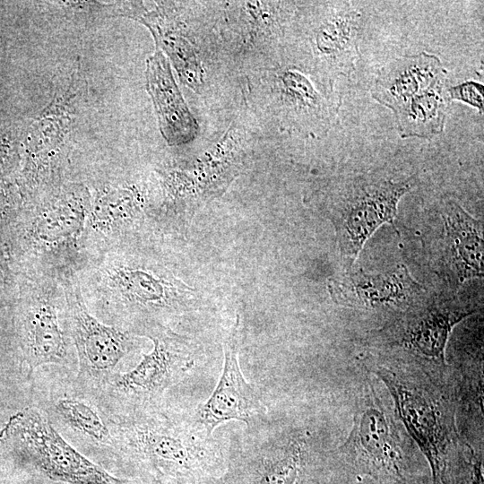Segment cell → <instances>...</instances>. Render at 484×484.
<instances>
[{
	"label": "cell",
	"instance_id": "obj_6",
	"mask_svg": "<svg viewBox=\"0 0 484 484\" xmlns=\"http://www.w3.org/2000/svg\"><path fill=\"white\" fill-rule=\"evenodd\" d=\"M479 307L456 294L427 293L367 335L366 358L420 370L444 381L453 376L446 362L452 331Z\"/></svg>",
	"mask_w": 484,
	"mask_h": 484
},
{
	"label": "cell",
	"instance_id": "obj_22",
	"mask_svg": "<svg viewBox=\"0 0 484 484\" xmlns=\"http://www.w3.org/2000/svg\"><path fill=\"white\" fill-rule=\"evenodd\" d=\"M430 477V474H424L412 477L402 484H425L426 480Z\"/></svg>",
	"mask_w": 484,
	"mask_h": 484
},
{
	"label": "cell",
	"instance_id": "obj_10",
	"mask_svg": "<svg viewBox=\"0 0 484 484\" xmlns=\"http://www.w3.org/2000/svg\"><path fill=\"white\" fill-rule=\"evenodd\" d=\"M20 452L48 478L66 484H120L73 447L59 434L48 414L28 408L14 416L5 430Z\"/></svg>",
	"mask_w": 484,
	"mask_h": 484
},
{
	"label": "cell",
	"instance_id": "obj_11",
	"mask_svg": "<svg viewBox=\"0 0 484 484\" xmlns=\"http://www.w3.org/2000/svg\"><path fill=\"white\" fill-rule=\"evenodd\" d=\"M22 342L30 371L43 365L69 363L73 346L65 327L62 283L22 272Z\"/></svg>",
	"mask_w": 484,
	"mask_h": 484
},
{
	"label": "cell",
	"instance_id": "obj_24",
	"mask_svg": "<svg viewBox=\"0 0 484 484\" xmlns=\"http://www.w3.org/2000/svg\"><path fill=\"white\" fill-rule=\"evenodd\" d=\"M198 480H194H194H193V481H189L187 484H198V483H197ZM199 484H205V483H199Z\"/></svg>",
	"mask_w": 484,
	"mask_h": 484
},
{
	"label": "cell",
	"instance_id": "obj_18",
	"mask_svg": "<svg viewBox=\"0 0 484 484\" xmlns=\"http://www.w3.org/2000/svg\"><path fill=\"white\" fill-rule=\"evenodd\" d=\"M64 429L91 445L116 451V444L109 421L96 402L84 393L63 395L50 403L48 413Z\"/></svg>",
	"mask_w": 484,
	"mask_h": 484
},
{
	"label": "cell",
	"instance_id": "obj_16",
	"mask_svg": "<svg viewBox=\"0 0 484 484\" xmlns=\"http://www.w3.org/2000/svg\"><path fill=\"white\" fill-rule=\"evenodd\" d=\"M447 73L436 54L421 51L402 56L379 69L370 94L378 104L395 112L436 82L447 79Z\"/></svg>",
	"mask_w": 484,
	"mask_h": 484
},
{
	"label": "cell",
	"instance_id": "obj_19",
	"mask_svg": "<svg viewBox=\"0 0 484 484\" xmlns=\"http://www.w3.org/2000/svg\"><path fill=\"white\" fill-rule=\"evenodd\" d=\"M446 82H436L393 112L401 138L430 140L443 134L451 103Z\"/></svg>",
	"mask_w": 484,
	"mask_h": 484
},
{
	"label": "cell",
	"instance_id": "obj_7",
	"mask_svg": "<svg viewBox=\"0 0 484 484\" xmlns=\"http://www.w3.org/2000/svg\"><path fill=\"white\" fill-rule=\"evenodd\" d=\"M416 184L414 176H394L386 169L341 175L327 182L319 201L334 228L345 265L352 266L380 226H393L401 199Z\"/></svg>",
	"mask_w": 484,
	"mask_h": 484
},
{
	"label": "cell",
	"instance_id": "obj_13",
	"mask_svg": "<svg viewBox=\"0 0 484 484\" xmlns=\"http://www.w3.org/2000/svg\"><path fill=\"white\" fill-rule=\"evenodd\" d=\"M328 288L336 304L386 315V321L428 293L403 264L384 273L347 272L331 279Z\"/></svg>",
	"mask_w": 484,
	"mask_h": 484
},
{
	"label": "cell",
	"instance_id": "obj_12",
	"mask_svg": "<svg viewBox=\"0 0 484 484\" xmlns=\"http://www.w3.org/2000/svg\"><path fill=\"white\" fill-rule=\"evenodd\" d=\"M365 2L322 3L310 23L315 66L333 91L340 78H349L360 58V45L369 21Z\"/></svg>",
	"mask_w": 484,
	"mask_h": 484
},
{
	"label": "cell",
	"instance_id": "obj_3",
	"mask_svg": "<svg viewBox=\"0 0 484 484\" xmlns=\"http://www.w3.org/2000/svg\"><path fill=\"white\" fill-rule=\"evenodd\" d=\"M90 193L81 181L65 180L24 198L17 224L22 272L60 282L86 266L84 236Z\"/></svg>",
	"mask_w": 484,
	"mask_h": 484
},
{
	"label": "cell",
	"instance_id": "obj_15",
	"mask_svg": "<svg viewBox=\"0 0 484 484\" xmlns=\"http://www.w3.org/2000/svg\"><path fill=\"white\" fill-rule=\"evenodd\" d=\"M441 231L430 248L437 272L452 284L483 276V224L455 201L439 205Z\"/></svg>",
	"mask_w": 484,
	"mask_h": 484
},
{
	"label": "cell",
	"instance_id": "obj_14",
	"mask_svg": "<svg viewBox=\"0 0 484 484\" xmlns=\"http://www.w3.org/2000/svg\"><path fill=\"white\" fill-rule=\"evenodd\" d=\"M241 333V320L238 315L224 344V363L220 380L211 396L191 416L210 436L218 426L229 420L245 422L249 427L265 411L259 393L246 380L239 367Z\"/></svg>",
	"mask_w": 484,
	"mask_h": 484
},
{
	"label": "cell",
	"instance_id": "obj_21",
	"mask_svg": "<svg viewBox=\"0 0 484 484\" xmlns=\"http://www.w3.org/2000/svg\"><path fill=\"white\" fill-rule=\"evenodd\" d=\"M449 100L460 101L474 108L482 115L484 108L483 84L475 81H466L446 88Z\"/></svg>",
	"mask_w": 484,
	"mask_h": 484
},
{
	"label": "cell",
	"instance_id": "obj_5",
	"mask_svg": "<svg viewBox=\"0 0 484 484\" xmlns=\"http://www.w3.org/2000/svg\"><path fill=\"white\" fill-rule=\"evenodd\" d=\"M364 367L385 386L402 426L428 464L431 483L445 484L462 446L453 380L368 358Z\"/></svg>",
	"mask_w": 484,
	"mask_h": 484
},
{
	"label": "cell",
	"instance_id": "obj_8",
	"mask_svg": "<svg viewBox=\"0 0 484 484\" xmlns=\"http://www.w3.org/2000/svg\"><path fill=\"white\" fill-rule=\"evenodd\" d=\"M145 337L152 341V350L130 371L113 375L92 397L107 418L161 404L165 393L196 365L195 348L186 337L169 329Z\"/></svg>",
	"mask_w": 484,
	"mask_h": 484
},
{
	"label": "cell",
	"instance_id": "obj_17",
	"mask_svg": "<svg viewBox=\"0 0 484 484\" xmlns=\"http://www.w3.org/2000/svg\"><path fill=\"white\" fill-rule=\"evenodd\" d=\"M146 79L168 143L179 145L193 140L198 132L197 123L175 82L169 62L159 50L147 61Z\"/></svg>",
	"mask_w": 484,
	"mask_h": 484
},
{
	"label": "cell",
	"instance_id": "obj_4",
	"mask_svg": "<svg viewBox=\"0 0 484 484\" xmlns=\"http://www.w3.org/2000/svg\"><path fill=\"white\" fill-rule=\"evenodd\" d=\"M362 377L355 395L351 430L332 453L333 458L356 480L369 477L380 484H402L429 474L385 386L367 370Z\"/></svg>",
	"mask_w": 484,
	"mask_h": 484
},
{
	"label": "cell",
	"instance_id": "obj_2",
	"mask_svg": "<svg viewBox=\"0 0 484 484\" xmlns=\"http://www.w3.org/2000/svg\"><path fill=\"white\" fill-rule=\"evenodd\" d=\"M108 419L116 451L156 477L182 484L206 479L222 467V451L213 436L162 403Z\"/></svg>",
	"mask_w": 484,
	"mask_h": 484
},
{
	"label": "cell",
	"instance_id": "obj_9",
	"mask_svg": "<svg viewBox=\"0 0 484 484\" xmlns=\"http://www.w3.org/2000/svg\"><path fill=\"white\" fill-rule=\"evenodd\" d=\"M65 327L78 359L79 392L93 397L115 375L118 364L137 348L136 335L94 316L83 299L78 276L61 281Z\"/></svg>",
	"mask_w": 484,
	"mask_h": 484
},
{
	"label": "cell",
	"instance_id": "obj_20",
	"mask_svg": "<svg viewBox=\"0 0 484 484\" xmlns=\"http://www.w3.org/2000/svg\"><path fill=\"white\" fill-rule=\"evenodd\" d=\"M446 484H484L483 452L475 451L463 442L460 456L449 472Z\"/></svg>",
	"mask_w": 484,
	"mask_h": 484
},
{
	"label": "cell",
	"instance_id": "obj_25",
	"mask_svg": "<svg viewBox=\"0 0 484 484\" xmlns=\"http://www.w3.org/2000/svg\"><path fill=\"white\" fill-rule=\"evenodd\" d=\"M425 484H432L430 477L426 480Z\"/></svg>",
	"mask_w": 484,
	"mask_h": 484
},
{
	"label": "cell",
	"instance_id": "obj_23",
	"mask_svg": "<svg viewBox=\"0 0 484 484\" xmlns=\"http://www.w3.org/2000/svg\"><path fill=\"white\" fill-rule=\"evenodd\" d=\"M355 484H380V483L369 477H362V478L357 479V481Z\"/></svg>",
	"mask_w": 484,
	"mask_h": 484
},
{
	"label": "cell",
	"instance_id": "obj_1",
	"mask_svg": "<svg viewBox=\"0 0 484 484\" xmlns=\"http://www.w3.org/2000/svg\"><path fill=\"white\" fill-rule=\"evenodd\" d=\"M83 299L101 322L145 337L169 329L181 307L179 285L160 261L139 252L135 240L91 260L79 272Z\"/></svg>",
	"mask_w": 484,
	"mask_h": 484
}]
</instances>
